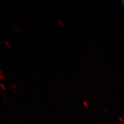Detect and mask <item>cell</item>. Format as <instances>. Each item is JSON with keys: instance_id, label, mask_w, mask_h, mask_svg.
I'll return each instance as SVG.
<instances>
[{"instance_id": "1", "label": "cell", "mask_w": 124, "mask_h": 124, "mask_svg": "<svg viewBox=\"0 0 124 124\" xmlns=\"http://www.w3.org/2000/svg\"><path fill=\"white\" fill-rule=\"evenodd\" d=\"M123 4H124V1H123Z\"/></svg>"}]
</instances>
